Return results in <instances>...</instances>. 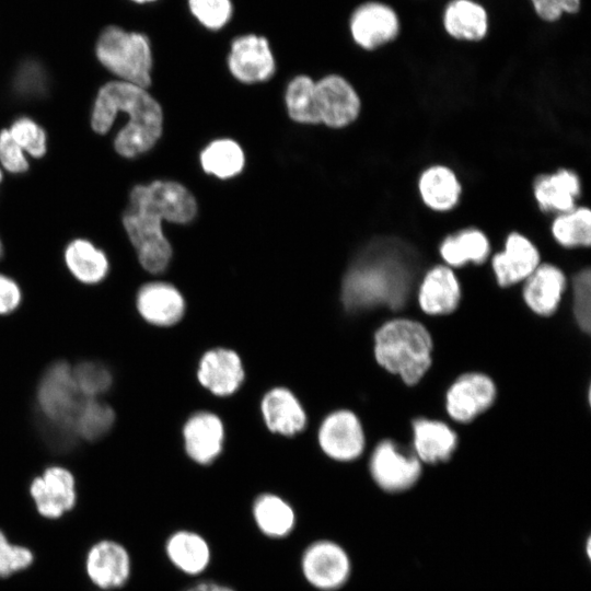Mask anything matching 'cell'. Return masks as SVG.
Instances as JSON below:
<instances>
[{"mask_svg":"<svg viewBox=\"0 0 591 591\" xmlns=\"http://www.w3.org/2000/svg\"><path fill=\"white\" fill-rule=\"evenodd\" d=\"M196 211L194 196L176 182L154 181L131 189L123 213V225L139 263L147 271L162 273L172 256L162 221L187 223L194 219Z\"/></svg>","mask_w":591,"mask_h":591,"instance_id":"6da1fadb","label":"cell"},{"mask_svg":"<svg viewBox=\"0 0 591 591\" xmlns=\"http://www.w3.org/2000/svg\"><path fill=\"white\" fill-rule=\"evenodd\" d=\"M417 255L407 243L381 237L368 244L348 269L341 289L344 305L351 311L406 302L415 275Z\"/></svg>","mask_w":591,"mask_h":591,"instance_id":"7a4b0ae2","label":"cell"},{"mask_svg":"<svg viewBox=\"0 0 591 591\" xmlns=\"http://www.w3.org/2000/svg\"><path fill=\"white\" fill-rule=\"evenodd\" d=\"M120 113L128 120L114 138L115 151L128 159L149 151L162 132L163 115L159 103L139 85L120 80L106 82L93 103L92 129L100 135L107 134Z\"/></svg>","mask_w":591,"mask_h":591,"instance_id":"3957f363","label":"cell"},{"mask_svg":"<svg viewBox=\"0 0 591 591\" xmlns=\"http://www.w3.org/2000/svg\"><path fill=\"white\" fill-rule=\"evenodd\" d=\"M374 341L376 361L408 385L416 384L431 364V336L418 322L390 321L375 333Z\"/></svg>","mask_w":591,"mask_h":591,"instance_id":"277c9868","label":"cell"},{"mask_svg":"<svg viewBox=\"0 0 591 591\" xmlns=\"http://www.w3.org/2000/svg\"><path fill=\"white\" fill-rule=\"evenodd\" d=\"M83 398L69 363L57 361L49 366L37 390L43 432L56 439L76 441L73 421Z\"/></svg>","mask_w":591,"mask_h":591,"instance_id":"5b68a950","label":"cell"},{"mask_svg":"<svg viewBox=\"0 0 591 591\" xmlns=\"http://www.w3.org/2000/svg\"><path fill=\"white\" fill-rule=\"evenodd\" d=\"M95 53L99 61L118 80L144 89L151 84L153 58L144 34L108 26L100 35Z\"/></svg>","mask_w":591,"mask_h":591,"instance_id":"8992f818","label":"cell"},{"mask_svg":"<svg viewBox=\"0 0 591 591\" xmlns=\"http://www.w3.org/2000/svg\"><path fill=\"white\" fill-rule=\"evenodd\" d=\"M301 570L313 588L335 591L349 579L351 561L341 545L331 540H318L304 549Z\"/></svg>","mask_w":591,"mask_h":591,"instance_id":"52a82bcc","label":"cell"},{"mask_svg":"<svg viewBox=\"0 0 591 591\" xmlns=\"http://www.w3.org/2000/svg\"><path fill=\"white\" fill-rule=\"evenodd\" d=\"M30 495L37 513L46 519H58L77 502L76 478L71 470L54 464L45 467L30 483Z\"/></svg>","mask_w":591,"mask_h":591,"instance_id":"ba28073f","label":"cell"},{"mask_svg":"<svg viewBox=\"0 0 591 591\" xmlns=\"http://www.w3.org/2000/svg\"><path fill=\"white\" fill-rule=\"evenodd\" d=\"M348 28L352 40L367 50L394 40L401 28L396 11L381 1H366L351 12Z\"/></svg>","mask_w":591,"mask_h":591,"instance_id":"9c48e42d","label":"cell"},{"mask_svg":"<svg viewBox=\"0 0 591 591\" xmlns=\"http://www.w3.org/2000/svg\"><path fill=\"white\" fill-rule=\"evenodd\" d=\"M227 61L231 74L243 83L264 82L276 71V60L269 40L255 33L234 37Z\"/></svg>","mask_w":591,"mask_h":591,"instance_id":"30bf717a","label":"cell"},{"mask_svg":"<svg viewBox=\"0 0 591 591\" xmlns=\"http://www.w3.org/2000/svg\"><path fill=\"white\" fill-rule=\"evenodd\" d=\"M314 105L318 121L335 128L354 121L360 111L357 92L338 74H328L315 82Z\"/></svg>","mask_w":591,"mask_h":591,"instance_id":"8fae6325","label":"cell"},{"mask_svg":"<svg viewBox=\"0 0 591 591\" xmlns=\"http://www.w3.org/2000/svg\"><path fill=\"white\" fill-rule=\"evenodd\" d=\"M370 472L383 490L399 493L416 484L421 465L418 457L399 451L392 441H383L371 456Z\"/></svg>","mask_w":591,"mask_h":591,"instance_id":"7c38bea8","label":"cell"},{"mask_svg":"<svg viewBox=\"0 0 591 591\" xmlns=\"http://www.w3.org/2000/svg\"><path fill=\"white\" fill-rule=\"evenodd\" d=\"M131 560L127 549L118 542L102 540L86 553L85 572L102 591H112L126 584L130 577Z\"/></svg>","mask_w":591,"mask_h":591,"instance_id":"4fadbf2b","label":"cell"},{"mask_svg":"<svg viewBox=\"0 0 591 591\" xmlns=\"http://www.w3.org/2000/svg\"><path fill=\"white\" fill-rule=\"evenodd\" d=\"M318 441L322 450L338 461L357 459L364 447L361 424L349 410H338L328 415L320 428Z\"/></svg>","mask_w":591,"mask_h":591,"instance_id":"5bb4252c","label":"cell"},{"mask_svg":"<svg viewBox=\"0 0 591 591\" xmlns=\"http://www.w3.org/2000/svg\"><path fill=\"white\" fill-rule=\"evenodd\" d=\"M496 389L482 373H467L459 378L447 394V409L456 421L468 422L494 402Z\"/></svg>","mask_w":591,"mask_h":591,"instance_id":"9a60e30c","label":"cell"},{"mask_svg":"<svg viewBox=\"0 0 591 591\" xmlns=\"http://www.w3.org/2000/svg\"><path fill=\"white\" fill-rule=\"evenodd\" d=\"M137 309L147 322L158 326H170L182 317L185 302L175 287L154 281L142 286L138 291Z\"/></svg>","mask_w":591,"mask_h":591,"instance_id":"2e32d148","label":"cell"},{"mask_svg":"<svg viewBox=\"0 0 591 591\" xmlns=\"http://www.w3.org/2000/svg\"><path fill=\"white\" fill-rule=\"evenodd\" d=\"M244 378L240 357L232 350L218 348L204 355L198 369L199 382L213 394L225 396L239 389Z\"/></svg>","mask_w":591,"mask_h":591,"instance_id":"e0dca14e","label":"cell"},{"mask_svg":"<svg viewBox=\"0 0 591 591\" xmlns=\"http://www.w3.org/2000/svg\"><path fill=\"white\" fill-rule=\"evenodd\" d=\"M538 262L536 247L523 235L511 233L505 252L494 256L493 267L498 283L507 287L528 278L536 269Z\"/></svg>","mask_w":591,"mask_h":591,"instance_id":"ac0fdd59","label":"cell"},{"mask_svg":"<svg viewBox=\"0 0 591 591\" xmlns=\"http://www.w3.org/2000/svg\"><path fill=\"white\" fill-rule=\"evenodd\" d=\"M163 553L174 568L189 576L202 573L211 558L210 547L205 537L188 530H177L166 536Z\"/></svg>","mask_w":591,"mask_h":591,"instance_id":"d6986e66","label":"cell"},{"mask_svg":"<svg viewBox=\"0 0 591 591\" xmlns=\"http://www.w3.org/2000/svg\"><path fill=\"white\" fill-rule=\"evenodd\" d=\"M185 449L187 454L200 464H208L221 452L223 426L221 420L210 413H198L185 424Z\"/></svg>","mask_w":591,"mask_h":591,"instance_id":"ffe728a7","label":"cell"},{"mask_svg":"<svg viewBox=\"0 0 591 591\" xmlns=\"http://www.w3.org/2000/svg\"><path fill=\"white\" fill-rule=\"evenodd\" d=\"M443 28L454 39L477 42L488 32V13L475 0H451L443 10Z\"/></svg>","mask_w":591,"mask_h":591,"instance_id":"44dd1931","label":"cell"},{"mask_svg":"<svg viewBox=\"0 0 591 591\" xmlns=\"http://www.w3.org/2000/svg\"><path fill=\"white\" fill-rule=\"evenodd\" d=\"M461 290L453 271L445 266L432 268L419 289V304L431 315L453 312L460 302Z\"/></svg>","mask_w":591,"mask_h":591,"instance_id":"7402d4cb","label":"cell"},{"mask_svg":"<svg viewBox=\"0 0 591 591\" xmlns=\"http://www.w3.org/2000/svg\"><path fill=\"white\" fill-rule=\"evenodd\" d=\"M565 287L566 279L561 270L545 264L537 266L528 277L523 298L532 311L549 315L557 309Z\"/></svg>","mask_w":591,"mask_h":591,"instance_id":"603a6c76","label":"cell"},{"mask_svg":"<svg viewBox=\"0 0 591 591\" xmlns=\"http://www.w3.org/2000/svg\"><path fill=\"white\" fill-rule=\"evenodd\" d=\"M262 413L267 427L274 432L291 436L301 431L305 425L302 406L296 396L283 387L274 389L264 396Z\"/></svg>","mask_w":591,"mask_h":591,"instance_id":"cb8c5ba5","label":"cell"},{"mask_svg":"<svg viewBox=\"0 0 591 591\" xmlns=\"http://www.w3.org/2000/svg\"><path fill=\"white\" fill-rule=\"evenodd\" d=\"M63 258L69 271L82 283H99L109 270V262L104 251L86 239L69 242Z\"/></svg>","mask_w":591,"mask_h":591,"instance_id":"d4e9b609","label":"cell"},{"mask_svg":"<svg viewBox=\"0 0 591 591\" xmlns=\"http://www.w3.org/2000/svg\"><path fill=\"white\" fill-rule=\"evenodd\" d=\"M413 428L416 452L421 461L433 464L450 459L457 437L445 424L417 419Z\"/></svg>","mask_w":591,"mask_h":591,"instance_id":"484cf974","label":"cell"},{"mask_svg":"<svg viewBox=\"0 0 591 591\" xmlns=\"http://www.w3.org/2000/svg\"><path fill=\"white\" fill-rule=\"evenodd\" d=\"M252 513L258 530L270 538L286 537L296 525L293 508L274 494L258 496L253 503Z\"/></svg>","mask_w":591,"mask_h":591,"instance_id":"4316f807","label":"cell"},{"mask_svg":"<svg viewBox=\"0 0 591 591\" xmlns=\"http://www.w3.org/2000/svg\"><path fill=\"white\" fill-rule=\"evenodd\" d=\"M535 198L543 210H572L575 198L580 194L579 178L573 172L560 170L541 177L534 187Z\"/></svg>","mask_w":591,"mask_h":591,"instance_id":"83f0119b","label":"cell"},{"mask_svg":"<svg viewBox=\"0 0 591 591\" xmlns=\"http://www.w3.org/2000/svg\"><path fill=\"white\" fill-rule=\"evenodd\" d=\"M419 190L427 206L434 210H448L459 201L461 187L453 172L439 165L422 173Z\"/></svg>","mask_w":591,"mask_h":591,"instance_id":"f1b7e54d","label":"cell"},{"mask_svg":"<svg viewBox=\"0 0 591 591\" xmlns=\"http://www.w3.org/2000/svg\"><path fill=\"white\" fill-rule=\"evenodd\" d=\"M486 235L478 230H466L444 240L440 253L451 266H462L466 262L482 264L489 254Z\"/></svg>","mask_w":591,"mask_h":591,"instance_id":"f546056e","label":"cell"},{"mask_svg":"<svg viewBox=\"0 0 591 591\" xmlns=\"http://www.w3.org/2000/svg\"><path fill=\"white\" fill-rule=\"evenodd\" d=\"M115 414L111 406L99 398L84 397L73 421L77 438L95 441L112 428Z\"/></svg>","mask_w":591,"mask_h":591,"instance_id":"4dcf8cb0","label":"cell"},{"mask_svg":"<svg viewBox=\"0 0 591 591\" xmlns=\"http://www.w3.org/2000/svg\"><path fill=\"white\" fill-rule=\"evenodd\" d=\"M200 162L207 173L219 178H229L242 171L244 154L233 140L220 139L211 142L201 152Z\"/></svg>","mask_w":591,"mask_h":591,"instance_id":"1f68e13d","label":"cell"},{"mask_svg":"<svg viewBox=\"0 0 591 591\" xmlns=\"http://www.w3.org/2000/svg\"><path fill=\"white\" fill-rule=\"evenodd\" d=\"M315 81L305 74L294 77L286 90V104L290 117L303 124H317L314 105Z\"/></svg>","mask_w":591,"mask_h":591,"instance_id":"d6a6232c","label":"cell"},{"mask_svg":"<svg viewBox=\"0 0 591 591\" xmlns=\"http://www.w3.org/2000/svg\"><path fill=\"white\" fill-rule=\"evenodd\" d=\"M555 239L564 246H589L591 242V212L578 208L559 216L552 228Z\"/></svg>","mask_w":591,"mask_h":591,"instance_id":"836d02e7","label":"cell"},{"mask_svg":"<svg viewBox=\"0 0 591 591\" xmlns=\"http://www.w3.org/2000/svg\"><path fill=\"white\" fill-rule=\"evenodd\" d=\"M192 16L208 31H220L232 20V0H187Z\"/></svg>","mask_w":591,"mask_h":591,"instance_id":"e575fe53","label":"cell"},{"mask_svg":"<svg viewBox=\"0 0 591 591\" xmlns=\"http://www.w3.org/2000/svg\"><path fill=\"white\" fill-rule=\"evenodd\" d=\"M8 130L26 155L39 159L46 154V131L33 118L27 116L18 117L12 121Z\"/></svg>","mask_w":591,"mask_h":591,"instance_id":"d590c367","label":"cell"},{"mask_svg":"<svg viewBox=\"0 0 591 591\" xmlns=\"http://www.w3.org/2000/svg\"><path fill=\"white\" fill-rule=\"evenodd\" d=\"M72 373L79 392L88 398H97L112 384L109 370L100 362L82 361L72 369Z\"/></svg>","mask_w":591,"mask_h":591,"instance_id":"8d00e7d4","label":"cell"},{"mask_svg":"<svg viewBox=\"0 0 591 591\" xmlns=\"http://www.w3.org/2000/svg\"><path fill=\"white\" fill-rule=\"evenodd\" d=\"M33 560V553L28 548L10 543L0 530V578L27 568Z\"/></svg>","mask_w":591,"mask_h":591,"instance_id":"74e56055","label":"cell"},{"mask_svg":"<svg viewBox=\"0 0 591 591\" xmlns=\"http://www.w3.org/2000/svg\"><path fill=\"white\" fill-rule=\"evenodd\" d=\"M573 311L577 323L586 332L591 326V275L587 268L576 275L573 280Z\"/></svg>","mask_w":591,"mask_h":591,"instance_id":"f35d334b","label":"cell"},{"mask_svg":"<svg viewBox=\"0 0 591 591\" xmlns=\"http://www.w3.org/2000/svg\"><path fill=\"white\" fill-rule=\"evenodd\" d=\"M0 167L12 174L25 173L30 167L26 153L11 137L8 128L0 131Z\"/></svg>","mask_w":591,"mask_h":591,"instance_id":"ab89813d","label":"cell"},{"mask_svg":"<svg viewBox=\"0 0 591 591\" xmlns=\"http://www.w3.org/2000/svg\"><path fill=\"white\" fill-rule=\"evenodd\" d=\"M530 3L542 21L556 22L564 13H577L581 0H530Z\"/></svg>","mask_w":591,"mask_h":591,"instance_id":"60d3db41","label":"cell"},{"mask_svg":"<svg viewBox=\"0 0 591 591\" xmlns=\"http://www.w3.org/2000/svg\"><path fill=\"white\" fill-rule=\"evenodd\" d=\"M22 292L10 277L0 274V314L14 311L21 303Z\"/></svg>","mask_w":591,"mask_h":591,"instance_id":"b9f144b4","label":"cell"},{"mask_svg":"<svg viewBox=\"0 0 591 591\" xmlns=\"http://www.w3.org/2000/svg\"><path fill=\"white\" fill-rule=\"evenodd\" d=\"M184 591H235L229 586L218 583L215 581H204L196 583Z\"/></svg>","mask_w":591,"mask_h":591,"instance_id":"7bdbcfd3","label":"cell"},{"mask_svg":"<svg viewBox=\"0 0 591 591\" xmlns=\"http://www.w3.org/2000/svg\"><path fill=\"white\" fill-rule=\"evenodd\" d=\"M135 2H138V3H146V2H153L155 0H132Z\"/></svg>","mask_w":591,"mask_h":591,"instance_id":"ee69618b","label":"cell"},{"mask_svg":"<svg viewBox=\"0 0 591 591\" xmlns=\"http://www.w3.org/2000/svg\"><path fill=\"white\" fill-rule=\"evenodd\" d=\"M2 254H3V246H2V242L0 240V258L2 257Z\"/></svg>","mask_w":591,"mask_h":591,"instance_id":"f6af8a7d","label":"cell"},{"mask_svg":"<svg viewBox=\"0 0 591 591\" xmlns=\"http://www.w3.org/2000/svg\"><path fill=\"white\" fill-rule=\"evenodd\" d=\"M3 179V174H2V169L0 167V183L2 182Z\"/></svg>","mask_w":591,"mask_h":591,"instance_id":"bcb514c9","label":"cell"}]
</instances>
